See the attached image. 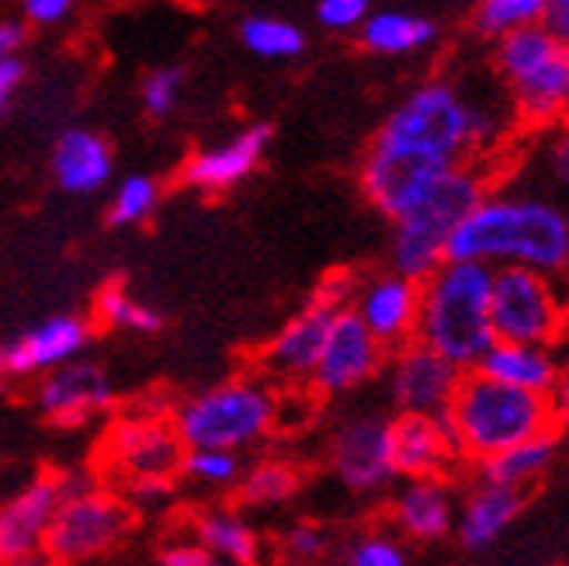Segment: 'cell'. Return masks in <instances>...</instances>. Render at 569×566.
I'll list each match as a JSON object with an SVG mask.
<instances>
[{"mask_svg":"<svg viewBox=\"0 0 569 566\" xmlns=\"http://www.w3.org/2000/svg\"><path fill=\"white\" fill-rule=\"evenodd\" d=\"M21 46H24V24L4 18V21H0V60H8V56H18Z\"/></svg>","mask_w":569,"mask_h":566,"instance_id":"44","label":"cell"},{"mask_svg":"<svg viewBox=\"0 0 569 566\" xmlns=\"http://www.w3.org/2000/svg\"><path fill=\"white\" fill-rule=\"evenodd\" d=\"M52 175L63 191H98L111 178V147L88 129H70L52 147Z\"/></svg>","mask_w":569,"mask_h":566,"instance_id":"21","label":"cell"},{"mask_svg":"<svg viewBox=\"0 0 569 566\" xmlns=\"http://www.w3.org/2000/svg\"><path fill=\"white\" fill-rule=\"evenodd\" d=\"M181 91H184V73L178 67H163V70L147 73L139 98H142V108H147L153 119H167L170 111L178 108Z\"/></svg>","mask_w":569,"mask_h":566,"instance_id":"36","label":"cell"},{"mask_svg":"<svg viewBox=\"0 0 569 566\" xmlns=\"http://www.w3.org/2000/svg\"><path fill=\"white\" fill-rule=\"evenodd\" d=\"M510 88H515V101L521 108V116L535 122L559 119L569 108V49L559 46L549 60L531 67L518 80H510Z\"/></svg>","mask_w":569,"mask_h":566,"instance_id":"24","label":"cell"},{"mask_svg":"<svg viewBox=\"0 0 569 566\" xmlns=\"http://www.w3.org/2000/svg\"><path fill=\"white\" fill-rule=\"evenodd\" d=\"M476 369L490 379L535 389V393H552L556 376H559L546 345H525V341H493L487 355L479 358Z\"/></svg>","mask_w":569,"mask_h":566,"instance_id":"23","label":"cell"},{"mask_svg":"<svg viewBox=\"0 0 569 566\" xmlns=\"http://www.w3.org/2000/svg\"><path fill=\"white\" fill-rule=\"evenodd\" d=\"M445 410L459 435L462 456L479 463L525 438L549 435L559 417L552 393L510 386L482 376L479 369L459 379V389Z\"/></svg>","mask_w":569,"mask_h":566,"instance_id":"3","label":"cell"},{"mask_svg":"<svg viewBox=\"0 0 569 566\" xmlns=\"http://www.w3.org/2000/svg\"><path fill=\"white\" fill-rule=\"evenodd\" d=\"M194 532H198V543H202L216 559L250 566V563H258V556H261L258 532H253L243 518L230 515V512H212L206 518H198Z\"/></svg>","mask_w":569,"mask_h":566,"instance_id":"28","label":"cell"},{"mask_svg":"<svg viewBox=\"0 0 569 566\" xmlns=\"http://www.w3.org/2000/svg\"><path fill=\"white\" fill-rule=\"evenodd\" d=\"M67 494L63 476H39L14 500L0 507V563H28L42 553L56 504Z\"/></svg>","mask_w":569,"mask_h":566,"instance_id":"16","label":"cell"},{"mask_svg":"<svg viewBox=\"0 0 569 566\" xmlns=\"http://www.w3.org/2000/svg\"><path fill=\"white\" fill-rule=\"evenodd\" d=\"M191 479L209 487H226L240 476V463L230 448H188L184 451V466Z\"/></svg>","mask_w":569,"mask_h":566,"instance_id":"35","label":"cell"},{"mask_svg":"<svg viewBox=\"0 0 569 566\" xmlns=\"http://www.w3.org/2000/svg\"><path fill=\"white\" fill-rule=\"evenodd\" d=\"M448 258L528 265L556 275L569 268V216L538 198H482L455 226Z\"/></svg>","mask_w":569,"mask_h":566,"instance_id":"1","label":"cell"},{"mask_svg":"<svg viewBox=\"0 0 569 566\" xmlns=\"http://www.w3.org/2000/svg\"><path fill=\"white\" fill-rule=\"evenodd\" d=\"M36 404L42 417L56 428H80L111 404V386L98 365L88 361H63L49 369V376L39 386Z\"/></svg>","mask_w":569,"mask_h":566,"instance_id":"15","label":"cell"},{"mask_svg":"<svg viewBox=\"0 0 569 566\" xmlns=\"http://www.w3.org/2000/svg\"><path fill=\"white\" fill-rule=\"evenodd\" d=\"M104 459L126 479H170L184 466V441L178 424L163 417H122L104 435Z\"/></svg>","mask_w":569,"mask_h":566,"instance_id":"10","label":"cell"},{"mask_svg":"<svg viewBox=\"0 0 569 566\" xmlns=\"http://www.w3.org/2000/svg\"><path fill=\"white\" fill-rule=\"evenodd\" d=\"M549 0H479L476 8V32L482 36H503L510 28L542 21Z\"/></svg>","mask_w":569,"mask_h":566,"instance_id":"32","label":"cell"},{"mask_svg":"<svg viewBox=\"0 0 569 566\" xmlns=\"http://www.w3.org/2000/svg\"><path fill=\"white\" fill-rule=\"evenodd\" d=\"M552 171L562 185H569V136H559L552 147Z\"/></svg>","mask_w":569,"mask_h":566,"instance_id":"45","label":"cell"},{"mask_svg":"<svg viewBox=\"0 0 569 566\" xmlns=\"http://www.w3.org/2000/svg\"><path fill=\"white\" fill-rule=\"evenodd\" d=\"M268 143H271V126H250V129H243L240 136H233L230 143L194 153V157L184 163L181 178H184V185H191V188H202V191H226V188L240 185V181L253 171V167L261 163Z\"/></svg>","mask_w":569,"mask_h":566,"instance_id":"20","label":"cell"},{"mask_svg":"<svg viewBox=\"0 0 569 566\" xmlns=\"http://www.w3.org/2000/svg\"><path fill=\"white\" fill-rule=\"evenodd\" d=\"M382 365V341L365 327L355 309H337L327 341L320 351L317 369H312V386L327 396L348 393L368 383Z\"/></svg>","mask_w":569,"mask_h":566,"instance_id":"11","label":"cell"},{"mask_svg":"<svg viewBox=\"0 0 569 566\" xmlns=\"http://www.w3.org/2000/svg\"><path fill=\"white\" fill-rule=\"evenodd\" d=\"M351 566H407V549L386 535H365L348 553Z\"/></svg>","mask_w":569,"mask_h":566,"instance_id":"37","label":"cell"},{"mask_svg":"<svg viewBox=\"0 0 569 566\" xmlns=\"http://www.w3.org/2000/svg\"><path fill=\"white\" fill-rule=\"evenodd\" d=\"M157 181L153 178H126L116 191V202H111L108 209V219L111 226H132V222H142V219H150V212L157 209Z\"/></svg>","mask_w":569,"mask_h":566,"instance_id":"34","label":"cell"},{"mask_svg":"<svg viewBox=\"0 0 569 566\" xmlns=\"http://www.w3.org/2000/svg\"><path fill=\"white\" fill-rule=\"evenodd\" d=\"M330 463L333 473L340 476V484L358 494L386 487L396 476L389 420L379 414H361L351 417L348 424H340V431L333 435Z\"/></svg>","mask_w":569,"mask_h":566,"instance_id":"12","label":"cell"},{"mask_svg":"<svg viewBox=\"0 0 569 566\" xmlns=\"http://www.w3.org/2000/svg\"><path fill=\"white\" fill-rule=\"evenodd\" d=\"M284 553L302 563L320 559L327 553V532L320 525H296V528H289V535H284Z\"/></svg>","mask_w":569,"mask_h":566,"instance_id":"39","label":"cell"},{"mask_svg":"<svg viewBox=\"0 0 569 566\" xmlns=\"http://www.w3.org/2000/svg\"><path fill=\"white\" fill-rule=\"evenodd\" d=\"M132 528V504L88 487H73L67 479V494L56 504L52 522L46 528L42 553L52 563H88L116 549Z\"/></svg>","mask_w":569,"mask_h":566,"instance_id":"7","label":"cell"},{"mask_svg":"<svg viewBox=\"0 0 569 566\" xmlns=\"http://www.w3.org/2000/svg\"><path fill=\"white\" fill-rule=\"evenodd\" d=\"M24 80V63L18 60V56H8V60H0V116L8 111L18 83Z\"/></svg>","mask_w":569,"mask_h":566,"instance_id":"42","label":"cell"},{"mask_svg":"<svg viewBox=\"0 0 569 566\" xmlns=\"http://www.w3.org/2000/svg\"><path fill=\"white\" fill-rule=\"evenodd\" d=\"M556 448L559 445H556L552 431L535 435V438H525L518 445L497 451V456H490V459H482V469H487V479H493V484L525 490L528 484H535V479L552 466Z\"/></svg>","mask_w":569,"mask_h":566,"instance_id":"27","label":"cell"},{"mask_svg":"<svg viewBox=\"0 0 569 566\" xmlns=\"http://www.w3.org/2000/svg\"><path fill=\"white\" fill-rule=\"evenodd\" d=\"M18 4L32 24H60L73 11L77 0H18Z\"/></svg>","mask_w":569,"mask_h":566,"instance_id":"40","label":"cell"},{"mask_svg":"<svg viewBox=\"0 0 569 566\" xmlns=\"http://www.w3.org/2000/svg\"><path fill=\"white\" fill-rule=\"evenodd\" d=\"M91 341V330L77 317H52L14 341L0 345V379H21L49 373L56 365H63L83 351Z\"/></svg>","mask_w":569,"mask_h":566,"instance_id":"17","label":"cell"},{"mask_svg":"<svg viewBox=\"0 0 569 566\" xmlns=\"http://www.w3.org/2000/svg\"><path fill=\"white\" fill-rule=\"evenodd\" d=\"M296 490H299V473L289 463H261L243 479L240 497L253 507H268V504L289 500Z\"/></svg>","mask_w":569,"mask_h":566,"instance_id":"33","label":"cell"},{"mask_svg":"<svg viewBox=\"0 0 569 566\" xmlns=\"http://www.w3.org/2000/svg\"><path fill=\"white\" fill-rule=\"evenodd\" d=\"M497 136V116L469 105L451 83H423L386 119L376 139L459 157L466 147L490 143Z\"/></svg>","mask_w":569,"mask_h":566,"instance_id":"5","label":"cell"},{"mask_svg":"<svg viewBox=\"0 0 569 566\" xmlns=\"http://www.w3.org/2000/svg\"><path fill=\"white\" fill-rule=\"evenodd\" d=\"M98 317L104 327L116 330H136V334H157L163 327V317L153 306L132 299L122 286H108L98 296Z\"/></svg>","mask_w":569,"mask_h":566,"instance_id":"31","label":"cell"},{"mask_svg":"<svg viewBox=\"0 0 569 566\" xmlns=\"http://www.w3.org/2000/svg\"><path fill=\"white\" fill-rule=\"evenodd\" d=\"M278 400L253 379L222 383L188 400L174 424L184 448H243L261 441L274 428Z\"/></svg>","mask_w":569,"mask_h":566,"instance_id":"6","label":"cell"},{"mask_svg":"<svg viewBox=\"0 0 569 566\" xmlns=\"http://www.w3.org/2000/svg\"><path fill=\"white\" fill-rule=\"evenodd\" d=\"M240 36L250 52L268 56V60H292V56L306 49V36L299 28L278 18H247Z\"/></svg>","mask_w":569,"mask_h":566,"instance_id":"30","label":"cell"},{"mask_svg":"<svg viewBox=\"0 0 569 566\" xmlns=\"http://www.w3.org/2000/svg\"><path fill=\"white\" fill-rule=\"evenodd\" d=\"M462 369L423 341L407 345L392 358L389 369V396L400 410L413 414H438L451 404L455 389H459Z\"/></svg>","mask_w":569,"mask_h":566,"instance_id":"13","label":"cell"},{"mask_svg":"<svg viewBox=\"0 0 569 566\" xmlns=\"http://www.w3.org/2000/svg\"><path fill=\"white\" fill-rule=\"evenodd\" d=\"M368 4L372 0H320L317 4V18L330 32H351L368 18Z\"/></svg>","mask_w":569,"mask_h":566,"instance_id":"38","label":"cell"},{"mask_svg":"<svg viewBox=\"0 0 569 566\" xmlns=\"http://www.w3.org/2000/svg\"><path fill=\"white\" fill-rule=\"evenodd\" d=\"M451 167H455V157L376 139L372 153L365 157V167H361V188L368 195V202L382 216L400 219L431 195V188L451 171Z\"/></svg>","mask_w":569,"mask_h":566,"instance_id":"9","label":"cell"},{"mask_svg":"<svg viewBox=\"0 0 569 566\" xmlns=\"http://www.w3.org/2000/svg\"><path fill=\"white\" fill-rule=\"evenodd\" d=\"M333 314H337L333 306L312 299L302 314L284 324L274 341L268 345L264 369L278 379H289V383L312 379V369H317V361H320Z\"/></svg>","mask_w":569,"mask_h":566,"instance_id":"19","label":"cell"},{"mask_svg":"<svg viewBox=\"0 0 569 566\" xmlns=\"http://www.w3.org/2000/svg\"><path fill=\"white\" fill-rule=\"evenodd\" d=\"M482 198L487 185L469 167H451V171L431 188V195L420 206H413L407 216L396 219L392 234V265L400 275L423 281L445 258L448 240Z\"/></svg>","mask_w":569,"mask_h":566,"instance_id":"4","label":"cell"},{"mask_svg":"<svg viewBox=\"0 0 569 566\" xmlns=\"http://www.w3.org/2000/svg\"><path fill=\"white\" fill-rule=\"evenodd\" d=\"M542 24L569 49V0H549L546 14H542Z\"/></svg>","mask_w":569,"mask_h":566,"instance_id":"43","label":"cell"},{"mask_svg":"<svg viewBox=\"0 0 569 566\" xmlns=\"http://www.w3.org/2000/svg\"><path fill=\"white\" fill-rule=\"evenodd\" d=\"M493 265L445 258L420 281L417 337L459 365L462 373L476 369L479 358L497 341L490 324Z\"/></svg>","mask_w":569,"mask_h":566,"instance_id":"2","label":"cell"},{"mask_svg":"<svg viewBox=\"0 0 569 566\" xmlns=\"http://www.w3.org/2000/svg\"><path fill=\"white\" fill-rule=\"evenodd\" d=\"M163 566H212L216 556L202 543H188V546H167L160 549Z\"/></svg>","mask_w":569,"mask_h":566,"instance_id":"41","label":"cell"},{"mask_svg":"<svg viewBox=\"0 0 569 566\" xmlns=\"http://www.w3.org/2000/svg\"><path fill=\"white\" fill-rule=\"evenodd\" d=\"M552 393H556V410H559V417H566V424H569V369L556 376Z\"/></svg>","mask_w":569,"mask_h":566,"instance_id":"46","label":"cell"},{"mask_svg":"<svg viewBox=\"0 0 569 566\" xmlns=\"http://www.w3.org/2000/svg\"><path fill=\"white\" fill-rule=\"evenodd\" d=\"M521 504H525V497L518 487H503V484L487 479V484L466 500V512L459 522L462 546L472 553L493 546L503 535V528L521 515Z\"/></svg>","mask_w":569,"mask_h":566,"instance_id":"22","label":"cell"},{"mask_svg":"<svg viewBox=\"0 0 569 566\" xmlns=\"http://www.w3.org/2000/svg\"><path fill=\"white\" fill-rule=\"evenodd\" d=\"M490 324L497 341L552 345L566 327V309L549 271L528 265H500L493 271Z\"/></svg>","mask_w":569,"mask_h":566,"instance_id":"8","label":"cell"},{"mask_svg":"<svg viewBox=\"0 0 569 566\" xmlns=\"http://www.w3.org/2000/svg\"><path fill=\"white\" fill-rule=\"evenodd\" d=\"M396 522L417 543L445 539L451 528V497L435 476H420L396 500Z\"/></svg>","mask_w":569,"mask_h":566,"instance_id":"25","label":"cell"},{"mask_svg":"<svg viewBox=\"0 0 569 566\" xmlns=\"http://www.w3.org/2000/svg\"><path fill=\"white\" fill-rule=\"evenodd\" d=\"M562 42L549 32L546 24H521V28H510V32L500 36L497 46V67L503 70L507 80H518L521 73H528L531 67H538L542 60L559 49Z\"/></svg>","mask_w":569,"mask_h":566,"instance_id":"29","label":"cell"},{"mask_svg":"<svg viewBox=\"0 0 569 566\" xmlns=\"http://www.w3.org/2000/svg\"><path fill=\"white\" fill-rule=\"evenodd\" d=\"M389 441H392V466L403 476H438L455 456H462L459 435L448 410L438 414H413L400 410V417L389 420Z\"/></svg>","mask_w":569,"mask_h":566,"instance_id":"14","label":"cell"},{"mask_svg":"<svg viewBox=\"0 0 569 566\" xmlns=\"http://www.w3.org/2000/svg\"><path fill=\"white\" fill-rule=\"evenodd\" d=\"M435 36H438L435 21L417 18V14H403V11H379V14H368L361 21L365 49L382 52V56L417 52L423 46H431Z\"/></svg>","mask_w":569,"mask_h":566,"instance_id":"26","label":"cell"},{"mask_svg":"<svg viewBox=\"0 0 569 566\" xmlns=\"http://www.w3.org/2000/svg\"><path fill=\"white\" fill-rule=\"evenodd\" d=\"M355 314L365 320V327L372 330L382 348L386 345H407L417 334V314H420V281L392 271L358 292Z\"/></svg>","mask_w":569,"mask_h":566,"instance_id":"18","label":"cell"}]
</instances>
